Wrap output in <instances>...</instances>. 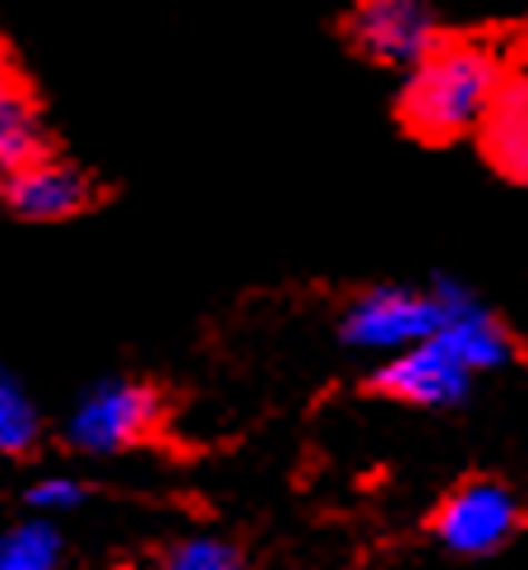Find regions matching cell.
I'll return each instance as SVG.
<instances>
[{
    "mask_svg": "<svg viewBox=\"0 0 528 570\" xmlns=\"http://www.w3.org/2000/svg\"><path fill=\"white\" fill-rule=\"evenodd\" d=\"M162 570H246V561L232 543L200 533V538H186V543H177L172 552H167Z\"/></svg>",
    "mask_w": 528,
    "mask_h": 570,
    "instance_id": "obj_13",
    "label": "cell"
},
{
    "mask_svg": "<svg viewBox=\"0 0 528 570\" xmlns=\"http://www.w3.org/2000/svg\"><path fill=\"white\" fill-rule=\"evenodd\" d=\"M500 83H506V70L496 51L478 42H440L427 61L404 75V126L422 139H459L468 130H482L500 98Z\"/></svg>",
    "mask_w": 528,
    "mask_h": 570,
    "instance_id": "obj_1",
    "label": "cell"
},
{
    "mask_svg": "<svg viewBox=\"0 0 528 570\" xmlns=\"http://www.w3.org/2000/svg\"><path fill=\"white\" fill-rule=\"evenodd\" d=\"M158 426V394L139 381H98L70 409L66 436L83 454H121Z\"/></svg>",
    "mask_w": 528,
    "mask_h": 570,
    "instance_id": "obj_3",
    "label": "cell"
},
{
    "mask_svg": "<svg viewBox=\"0 0 528 570\" xmlns=\"http://www.w3.org/2000/svg\"><path fill=\"white\" fill-rule=\"evenodd\" d=\"M42 158V126L38 107L23 83L0 79V177H14L19 167Z\"/></svg>",
    "mask_w": 528,
    "mask_h": 570,
    "instance_id": "obj_10",
    "label": "cell"
},
{
    "mask_svg": "<svg viewBox=\"0 0 528 570\" xmlns=\"http://www.w3.org/2000/svg\"><path fill=\"white\" fill-rule=\"evenodd\" d=\"M519 520L524 510L510 488H500V482H464L436 510V538L455 557H487L510 543Z\"/></svg>",
    "mask_w": 528,
    "mask_h": 570,
    "instance_id": "obj_4",
    "label": "cell"
},
{
    "mask_svg": "<svg viewBox=\"0 0 528 570\" xmlns=\"http://www.w3.org/2000/svg\"><path fill=\"white\" fill-rule=\"evenodd\" d=\"M28 505L38 510L42 520H51V515H66V510H74V505H83V482H74V478H66V473H51V478H38L33 488H28Z\"/></svg>",
    "mask_w": 528,
    "mask_h": 570,
    "instance_id": "obj_14",
    "label": "cell"
},
{
    "mask_svg": "<svg viewBox=\"0 0 528 570\" xmlns=\"http://www.w3.org/2000/svg\"><path fill=\"white\" fill-rule=\"evenodd\" d=\"M482 149L496 173H506L510 181H528V75L500 83V98L482 121Z\"/></svg>",
    "mask_w": 528,
    "mask_h": 570,
    "instance_id": "obj_9",
    "label": "cell"
},
{
    "mask_svg": "<svg viewBox=\"0 0 528 570\" xmlns=\"http://www.w3.org/2000/svg\"><path fill=\"white\" fill-rule=\"evenodd\" d=\"M38 404L10 372H0V454H28L38 445Z\"/></svg>",
    "mask_w": 528,
    "mask_h": 570,
    "instance_id": "obj_12",
    "label": "cell"
},
{
    "mask_svg": "<svg viewBox=\"0 0 528 570\" xmlns=\"http://www.w3.org/2000/svg\"><path fill=\"white\" fill-rule=\"evenodd\" d=\"M472 381L478 376H472L450 348H440L436 338H427V344H417L408 353L385 357L376 372V390L399 399V404H412V409H455L472 390Z\"/></svg>",
    "mask_w": 528,
    "mask_h": 570,
    "instance_id": "obj_6",
    "label": "cell"
},
{
    "mask_svg": "<svg viewBox=\"0 0 528 570\" xmlns=\"http://www.w3.org/2000/svg\"><path fill=\"white\" fill-rule=\"evenodd\" d=\"M440 316H445L440 283L436 288H399V283H385V288L361 293L343 311V338L361 353L395 357V353L427 344L440 330Z\"/></svg>",
    "mask_w": 528,
    "mask_h": 570,
    "instance_id": "obj_2",
    "label": "cell"
},
{
    "mask_svg": "<svg viewBox=\"0 0 528 570\" xmlns=\"http://www.w3.org/2000/svg\"><path fill=\"white\" fill-rule=\"evenodd\" d=\"M89 177L79 167L61 163V158H38L19 167L14 177H6V205L14 218L23 223H61L74 218L83 205H89Z\"/></svg>",
    "mask_w": 528,
    "mask_h": 570,
    "instance_id": "obj_8",
    "label": "cell"
},
{
    "mask_svg": "<svg viewBox=\"0 0 528 570\" xmlns=\"http://www.w3.org/2000/svg\"><path fill=\"white\" fill-rule=\"evenodd\" d=\"M352 42L367 61L408 75L440 47V33L427 0H361L352 14Z\"/></svg>",
    "mask_w": 528,
    "mask_h": 570,
    "instance_id": "obj_5",
    "label": "cell"
},
{
    "mask_svg": "<svg viewBox=\"0 0 528 570\" xmlns=\"http://www.w3.org/2000/svg\"><path fill=\"white\" fill-rule=\"evenodd\" d=\"M61 533L51 520L33 515L0 533V570H61Z\"/></svg>",
    "mask_w": 528,
    "mask_h": 570,
    "instance_id": "obj_11",
    "label": "cell"
},
{
    "mask_svg": "<svg viewBox=\"0 0 528 570\" xmlns=\"http://www.w3.org/2000/svg\"><path fill=\"white\" fill-rule=\"evenodd\" d=\"M440 302H445V316H440V330L431 338L440 348H450L472 376L500 372V366L515 362L510 330L500 325L468 288H459V283H440Z\"/></svg>",
    "mask_w": 528,
    "mask_h": 570,
    "instance_id": "obj_7",
    "label": "cell"
}]
</instances>
